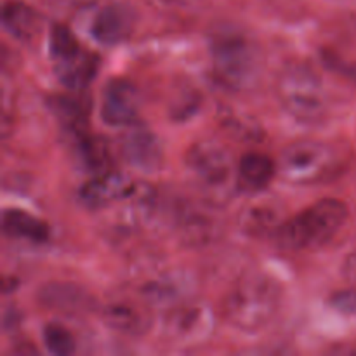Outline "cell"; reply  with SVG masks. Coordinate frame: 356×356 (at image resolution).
Masks as SVG:
<instances>
[{
	"label": "cell",
	"mask_w": 356,
	"mask_h": 356,
	"mask_svg": "<svg viewBox=\"0 0 356 356\" xmlns=\"http://www.w3.org/2000/svg\"><path fill=\"white\" fill-rule=\"evenodd\" d=\"M139 89L127 79H111L101 96V120L111 127H127L139 120Z\"/></svg>",
	"instance_id": "cell-9"
},
{
	"label": "cell",
	"mask_w": 356,
	"mask_h": 356,
	"mask_svg": "<svg viewBox=\"0 0 356 356\" xmlns=\"http://www.w3.org/2000/svg\"><path fill=\"white\" fill-rule=\"evenodd\" d=\"M190 179L211 205H226L238 191V162L218 139H200L184 155Z\"/></svg>",
	"instance_id": "cell-3"
},
{
	"label": "cell",
	"mask_w": 356,
	"mask_h": 356,
	"mask_svg": "<svg viewBox=\"0 0 356 356\" xmlns=\"http://www.w3.org/2000/svg\"><path fill=\"white\" fill-rule=\"evenodd\" d=\"M275 176H278L277 160L264 153L250 152L238 160L236 177H238L240 191L261 193L263 190H266Z\"/></svg>",
	"instance_id": "cell-16"
},
{
	"label": "cell",
	"mask_w": 356,
	"mask_h": 356,
	"mask_svg": "<svg viewBox=\"0 0 356 356\" xmlns=\"http://www.w3.org/2000/svg\"><path fill=\"white\" fill-rule=\"evenodd\" d=\"M51 110L54 111L56 117L61 120V124L68 129L72 134L76 138L86 134V124H87V111H89V104L83 103L80 97L73 96H56L51 101Z\"/></svg>",
	"instance_id": "cell-19"
},
{
	"label": "cell",
	"mask_w": 356,
	"mask_h": 356,
	"mask_svg": "<svg viewBox=\"0 0 356 356\" xmlns=\"http://www.w3.org/2000/svg\"><path fill=\"white\" fill-rule=\"evenodd\" d=\"M42 339H44V346L52 355L68 356L75 353L76 350V341L73 334L59 323H47L42 330Z\"/></svg>",
	"instance_id": "cell-22"
},
{
	"label": "cell",
	"mask_w": 356,
	"mask_h": 356,
	"mask_svg": "<svg viewBox=\"0 0 356 356\" xmlns=\"http://www.w3.org/2000/svg\"><path fill=\"white\" fill-rule=\"evenodd\" d=\"M350 218L346 204L337 198H322L305 211L287 218L273 240L287 250H315L327 245Z\"/></svg>",
	"instance_id": "cell-4"
},
{
	"label": "cell",
	"mask_w": 356,
	"mask_h": 356,
	"mask_svg": "<svg viewBox=\"0 0 356 356\" xmlns=\"http://www.w3.org/2000/svg\"><path fill=\"white\" fill-rule=\"evenodd\" d=\"M3 28L17 40L30 42L40 30V16L23 0H7L2 7Z\"/></svg>",
	"instance_id": "cell-18"
},
{
	"label": "cell",
	"mask_w": 356,
	"mask_h": 356,
	"mask_svg": "<svg viewBox=\"0 0 356 356\" xmlns=\"http://www.w3.org/2000/svg\"><path fill=\"white\" fill-rule=\"evenodd\" d=\"M79 152L87 169L94 170L96 174L108 170L110 152H108V145L104 139L92 138L86 132V134L79 136Z\"/></svg>",
	"instance_id": "cell-20"
},
{
	"label": "cell",
	"mask_w": 356,
	"mask_h": 356,
	"mask_svg": "<svg viewBox=\"0 0 356 356\" xmlns=\"http://www.w3.org/2000/svg\"><path fill=\"white\" fill-rule=\"evenodd\" d=\"M132 186L134 183L122 176L120 172L104 170L82 184L79 198L86 207L92 209V211H103V209L111 207L115 202L125 200L131 193Z\"/></svg>",
	"instance_id": "cell-12"
},
{
	"label": "cell",
	"mask_w": 356,
	"mask_h": 356,
	"mask_svg": "<svg viewBox=\"0 0 356 356\" xmlns=\"http://www.w3.org/2000/svg\"><path fill=\"white\" fill-rule=\"evenodd\" d=\"M134 28V13L124 3L101 7L90 23V35L104 45L124 42Z\"/></svg>",
	"instance_id": "cell-14"
},
{
	"label": "cell",
	"mask_w": 356,
	"mask_h": 356,
	"mask_svg": "<svg viewBox=\"0 0 356 356\" xmlns=\"http://www.w3.org/2000/svg\"><path fill=\"white\" fill-rule=\"evenodd\" d=\"M104 323L125 336H143L152 327V306L148 302L129 298H117L108 301L101 312Z\"/></svg>",
	"instance_id": "cell-11"
},
{
	"label": "cell",
	"mask_w": 356,
	"mask_h": 356,
	"mask_svg": "<svg viewBox=\"0 0 356 356\" xmlns=\"http://www.w3.org/2000/svg\"><path fill=\"white\" fill-rule=\"evenodd\" d=\"M282 289L270 275L252 271L235 282L222 299V316L242 332H257L277 316Z\"/></svg>",
	"instance_id": "cell-1"
},
{
	"label": "cell",
	"mask_w": 356,
	"mask_h": 356,
	"mask_svg": "<svg viewBox=\"0 0 356 356\" xmlns=\"http://www.w3.org/2000/svg\"><path fill=\"white\" fill-rule=\"evenodd\" d=\"M343 275L346 280H350L351 284L356 285V250L346 256L343 263Z\"/></svg>",
	"instance_id": "cell-25"
},
{
	"label": "cell",
	"mask_w": 356,
	"mask_h": 356,
	"mask_svg": "<svg viewBox=\"0 0 356 356\" xmlns=\"http://www.w3.org/2000/svg\"><path fill=\"white\" fill-rule=\"evenodd\" d=\"M49 54L59 82L72 92H82L99 68V58L80 45L65 24H52L49 33Z\"/></svg>",
	"instance_id": "cell-7"
},
{
	"label": "cell",
	"mask_w": 356,
	"mask_h": 356,
	"mask_svg": "<svg viewBox=\"0 0 356 356\" xmlns=\"http://www.w3.org/2000/svg\"><path fill=\"white\" fill-rule=\"evenodd\" d=\"M167 339L174 344H195L207 339L212 330V315L205 306L177 305L169 309L165 325Z\"/></svg>",
	"instance_id": "cell-10"
},
{
	"label": "cell",
	"mask_w": 356,
	"mask_h": 356,
	"mask_svg": "<svg viewBox=\"0 0 356 356\" xmlns=\"http://www.w3.org/2000/svg\"><path fill=\"white\" fill-rule=\"evenodd\" d=\"M211 63L216 80L233 92L256 87L263 73V52L238 28H221L211 37Z\"/></svg>",
	"instance_id": "cell-2"
},
{
	"label": "cell",
	"mask_w": 356,
	"mask_h": 356,
	"mask_svg": "<svg viewBox=\"0 0 356 356\" xmlns=\"http://www.w3.org/2000/svg\"><path fill=\"white\" fill-rule=\"evenodd\" d=\"M153 9L162 13H181V10L193 9L197 0H146Z\"/></svg>",
	"instance_id": "cell-24"
},
{
	"label": "cell",
	"mask_w": 356,
	"mask_h": 356,
	"mask_svg": "<svg viewBox=\"0 0 356 356\" xmlns=\"http://www.w3.org/2000/svg\"><path fill=\"white\" fill-rule=\"evenodd\" d=\"M277 97L294 120L318 125L329 115V94L320 73L306 63H291L277 79Z\"/></svg>",
	"instance_id": "cell-5"
},
{
	"label": "cell",
	"mask_w": 356,
	"mask_h": 356,
	"mask_svg": "<svg viewBox=\"0 0 356 356\" xmlns=\"http://www.w3.org/2000/svg\"><path fill=\"white\" fill-rule=\"evenodd\" d=\"M120 155L141 172H156L163 167V146L159 136L139 120L125 127L120 138Z\"/></svg>",
	"instance_id": "cell-8"
},
{
	"label": "cell",
	"mask_w": 356,
	"mask_h": 356,
	"mask_svg": "<svg viewBox=\"0 0 356 356\" xmlns=\"http://www.w3.org/2000/svg\"><path fill=\"white\" fill-rule=\"evenodd\" d=\"M2 229L9 238L30 243H44L49 240V226L42 219L21 209H6L2 214Z\"/></svg>",
	"instance_id": "cell-17"
},
{
	"label": "cell",
	"mask_w": 356,
	"mask_h": 356,
	"mask_svg": "<svg viewBox=\"0 0 356 356\" xmlns=\"http://www.w3.org/2000/svg\"><path fill=\"white\" fill-rule=\"evenodd\" d=\"M38 302L54 312L66 315H83L92 312L96 302L86 289L73 284H47L38 292Z\"/></svg>",
	"instance_id": "cell-15"
},
{
	"label": "cell",
	"mask_w": 356,
	"mask_h": 356,
	"mask_svg": "<svg viewBox=\"0 0 356 356\" xmlns=\"http://www.w3.org/2000/svg\"><path fill=\"white\" fill-rule=\"evenodd\" d=\"M329 305L336 312L356 318V285L353 284V287L341 289V291L334 292L329 299Z\"/></svg>",
	"instance_id": "cell-23"
},
{
	"label": "cell",
	"mask_w": 356,
	"mask_h": 356,
	"mask_svg": "<svg viewBox=\"0 0 356 356\" xmlns=\"http://www.w3.org/2000/svg\"><path fill=\"white\" fill-rule=\"evenodd\" d=\"M284 205L270 197H256L238 214V226L245 235L273 238L277 229L285 221Z\"/></svg>",
	"instance_id": "cell-13"
},
{
	"label": "cell",
	"mask_w": 356,
	"mask_h": 356,
	"mask_svg": "<svg viewBox=\"0 0 356 356\" xmlns=\"http://www.w3.org/2000/svg\"><path fill=\"white\" fill-rule=\"evenodd\" d=\"M179 235L184 242L188 243H204L211 238L212 225L205 219V216L197 214V212L186 211L177 218L176 221Z\"/></svg>",
	"instance_id": "cell-21"
},
{
	"label": "cell",
	"mask_w": 356,
	"mask_h": 356,
	"mask_svg": "<svg viewBox=\"0 0 356 356\" xmlns=\"http://www.w3.org/2000/svg\"><path fill=\"white\" fill-rule=\"evenodd\" d=\"M343 159L325 141L299 139L282 149L277 160L278 177L289 184L308 186L325 183L339 174Z\"/></svg>",
	"instance_id": "cell-6"
}]
</instances>
